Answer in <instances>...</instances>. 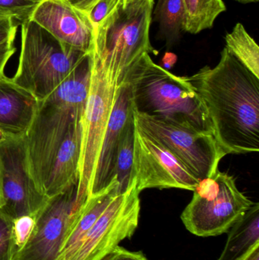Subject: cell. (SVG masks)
<instances>
[{
  "label": "cell",
  "mask_w": 259,
  "mask_h": 260,
  "mask_svg": "<svg viewBox=\"0 0 259 260\" xmlns=\"http://www.w3.org/2000/svg\"><path fill=\"white\" fill-rule=\"evenodd\" d=\"M35 226L34 215H23L13 219L12 234L16 252L25 246Z\"/></svg>",
  "instance_id": "cell-25"
},
{
  "label": "cell",
  "mask_w": 259,
  "mask_h": 260,
  "mask_svg": "<svg viewBox=\"0 0 259 260\" xmlns=\"http://www.w3.org/2000/svg\"><path fill=\"white\" fill-rule=\"evenodd\" d=\"M131 180L140 192L152 188L194 191L199 182L170 150L136 125Z\"/></svg>",
  "instance_id": "cell-10"
},
{
  "label": "cell",
  "mask_w": 259,
  "mask_h": 260,
  "mask_svg": "<svg viewBox=\"0 0 259 260\" xmlns=\"http://www.w3.org/2000/svg\"><path fill=\"white\" fill-rule=\"evenodd\" d=\"M241 260H259V244H256Z\"/></svg>",
  "instance_id": "cell-32"
},
{
  "label": "cell",
  "mask_w": 259,
  "mask_h": 260,
  "mask_svg": "<svg viewBox=\"0 0 259 260\" xmlns=\"http://www.w3.org/2000/svg\"><path fill=\"white\" fill-rule=\"evenodd\" d=\"M3 196H2V190H1V182H0V209L3 207Z\"/></svg>",
  "instance_id": "cell-35"
},
{
  "label": "cell",
  "mask_w": 259,
  "mask_h": 260,
  "mask_svg": "<svg viewBox=\"0 0 259 260\" xmlns=\"http://www.w3.org/2000/svg\"><path fill=\"white\" fill-rule=\"evenodd\" d=\"M17 29L18 25L13 19L0 18V45L6 43H14Z\"/></svg>",
  "instance_id": "cell-27"
},
{
  "label": "cell",
  "mask_w": 259,
  "mask_h": 260,
  "mask_svg": "<svg viewBox=\"0 0 259 260\" xmlns=\"http://www.w3.org/2000/svg\"><path fill=\"white\" fill-rule=\"evenodd\" d=\"M155 21L159 24L158 37L168 48L179 42L183 31L185 10L182 0H158Z\"/></svg>",
  "instance_id": "cell-19"
},
{
  "label": "cell",
  "mask_w": 259,
  "mask_h": 260,
  "mask_svg": "<svg viewBox=\"0 0 259 260\" xmlns=\"http://www.w3.org/2000/svg\"><path fill=\"white\" fill-rule=\"evenodd\" d=\"M41 0H0V18H9L22 24L30 20Z\"/></svg>",
  "instance_id": "cell-23"
},
{
  "label": "cell",
  "mask_w": 259,
  "mask_h": 260,
  "mask_svg": "<svg viewBox=\"0 0 259 260\" xmlns=\"http://www.w3.org/2000/svg\"><path fill=\"white\" fill-rule=\"evenodd\" d=\"M132 112L130 88L127 82H124L117 88L115 102L88 189V198L106 189L115 177L114 170L116 154L122 132Z\"/></svg>",
  "instance_id": "cell-14"
},
{
  "label": "cell",
  "mask_w": 259,
  "mask_h": 260,
  "mask_svg": "<svg viewBox=\"0 0 259 260\" xmlns=\"http://www.w3.org/2000/svg\"><path fill=\"white\" fill-rule=\"evenodd\" d=\"M176 60H177V57H176L174 53H166L162 59L163 65L164 67V68L166 69V70L172 68L176 63Z\"/></svg>",
  "instance_id": "cell-31"
},
{
  "label": "cell",
  "mask_w": 259,
  "mask_h": 260,
  "mask_svg": "<svg viewBox=\"0 0 259 260\" xmlns=\"http://www.w3.org/2000/svg\"><path fill=\"white\" fill-rule=\"evenodd\" d=\"M101 260H147L141 252H132L117 246Z\"/></svg>",
  "instance_id": "cell-28"
},
{
  "label": "cell",
  "mask_w": 259,
  "mask_h": 260,
  "mask_svg": "<svg viewBox=\"0 0 259 260\" xmlns=\"http://www.w3.org/2000/svg\"><path fill=\"white\" fill-rule=\"evenodd\" d=\"M15 52L16 48L14 43H6L0 45V80L6 76L5 69Z\"/></svg>",
  "instance_id": "cell-29"
},
{
  "label": "cell",
  "mask_w": 259,
  "mask_h": 260,
  "mask_svg": "<svg viewBox=\"0 0 259 260\" xmlns=\"http://www.w3.org/2000/svg\"><path fill=\"white\" fill-rule=\"evenodd\" d=\"M133 112L137 127L170 150L198 180L212 177L226 153L213 135Z\"/></svg>",
  "instance_id": "cell-8"
},
{
  "label": "cell",
  "mask_w": 259,
  "mask_h": 260,
  "mask_svg": "<svg viewBox=\"0 0 259 260\" xmlns=\"http://www.w3.org/2000/svg\"><path fill=\"white\" fill-rule=\"evenodd\" d=\"M21 24V52L11 79L39 102L54 91L88 53L62 44L30 20Z\"/></svg>",
  "instance_id": "cell-5"
},
{
  "label": "cell",
  "mask_w": 259,
  "mask_h": 260,
  "mask_svg": "<svg viewBox=\"0 0 259 260\" xmlns=\"http://www.w3.org/2000/svg\"><path fill=\"white\" fill-rule=\"evenodd\" d=\"M30 20L62 44L84 53L91 51L92 24L87 14L68 0H41Z\"/></svg>",
  "instance_id": "cell-13"
},
{
  "label": "cell",
  "mask_w": 259,
  "mask_h": 260,
  "mask_svg": "<svg viewBox=\"0 0 259 260\" xmlns=\"http://www.w3.org/2000/svg\"><path fill=\"white\" fill-rule=\"evenodd\" d=\"M155 0H135L115 9L94 30L91 51L110 69L117 86L144 53H155L150 27Z\"/></svg>",
  "instance_id": "cell-4"
},
{
  "label": "cell",
  "mask_w": 259,
  "mask_h": 260,
  "mask_svg": "<svg viewBox=\"0 0 259 260\" xmlns=\"http://www.w3.org/2000/svg\"><path fill=\"white\" fill-rule=\"evenodd\" d=\"M81 142L82 120L71 126L55 157L45 189L48 198L79 183Z\"/></svg>",
  "instance_id": "cell-16"
},
{
  "label": "cell",
  "mask_w": 259,
  "mask_h": 260,
  "mask_svg": "<svg viewBox=\"0 0 259 260\" xmlns=\"http://www.w3.org/2000/svg\"><path fill=\"white\" fill-rule=\"evenodd\" d=\"M12 224L13 219L0 209V260H12L16 252Z\"/></svg>",
  "instance_id": "cell-24"
},
{
  "label": "cell",
  "mask_w": 259,
  "mask_h": 260,
  "mask_svg": "<svg viewBox=\"0 0 259 260\" xmlns=\"http://www.w3.org/2000/svg\"><path fill=\"white\" fill-rule=\"evenodd\" d=\"M139 193L132 180L127 190L108 205L71 260H101L121 241L131 238L139 221Z\"/></svg>",
  "instance_id": "cell-11"
},
{
  "label": "cell",
  "mask_w": 259,
  "mask_h": 260,
  "mask_svg": "<svg viewBox=\"0 0 259 260\" xmlns=\"http://www.w3.org/2000/svg\"><path fill=\"white\" fill-rule=\"evenodd\" d=\"M78 185L48 199L35 215L28 241L15 252L12 260H56L71 224L76 220L75 202Z\"/></svg>",
  "instance_id": "cell-12"
},
{
  "label": "cell",
  "mask_w": 259,
  "mask_h": 260,
  "mask_svg": "<svg viewBox=\"0 0 259 260\" xmlns=\"http://www.w3.org/2000/svg\"><path fill=\"white\" fill-rule=\"evenodd\" d=\"M181 215L189 232L199 237L226 233L255 203L237 187L232 175L217 171L203 179Z\"/></svg>",
  "instance_id": "cell-7"
},
{
  "label": "cell",
  "mask_w": 259,
  "mask_h": 260,
  "mask_svg": "<svg viewBox=\"0 0 259 260\" xmlns=\"http://www.w3.org/2000/svg\"><path fill=\"white\" fill-rule=\"evenodd\" d=\"M120 193L118 181L115 177L106 189L87 200L71 224L56 260L73 259L94 223L111 201Z\"/></svg>",
  "instance_id": "cell-17"
},
{
  "label": "cell",
  "mask_w": 259,
  "mask_h": 260,
  "mask_svg": "<svg viewBox=\"0 0 259 260\" xmlns=\"http://www.w3.org/2000/svg\"><path fill=\"white\" fill-rule=\"evenodd\" d=\"M29 91L5 76L0 80V128L12 136H24L38 108Z\"/></svg>",
  "instance_id": "cell-15"
},
{
  "label": "cell",
  "mask_w": 259,
  "mask_h": 260,
  "mask_svg": "<svg viewBox=\"0 0 259 260\" xmlns=\"http://www.w3.org/2000/svg\"><path fill=\"white\" fill-rule=\"evenodd\" d=\"M259 244V204L255 203L230 229L226 245L217 260H241Z\"/></svg>",
  "instance_id": "cell-18"
},
{
  "label": "cell",
  "mask_w": 259,
  "mask_h": 260,
  "mask_svg": "<svg viewBox=\"0 0 259 260\" xmlns=\"http://www.w3.org/2000/svg\"><path fill=\"white\" fill-rule=\"evenodd\" d=\"M90 76L89 52L54 91L38 102L31 123L24 135L29 173L44 194L59 147L71 126L82 120Z\"/></svg>",
  "instance_id": "cell-2"
},
{
  "label": "cell",
  "mask_w": 259,
  "mask_h": 260,
  "mask_svg": "<svg viewBox=\"0 0 259 260\" xmlns=\"http://www.w3.org/2000/svg\"><path fill=\"white\" fill-rule=\"evenodd\" d=\"M133 1H135V0H121L122 4H123V6H126V5L129 4V3Z\"/></svg>",
  "instance_id": "cell-36"
},
{
  "label": "cell",
  "mask_w": 259,
  "mask_h": 260,
  "mask_svg": "<svg viewBox=\"0 0 259 260\" xmlns=\"http://www.w3.org/2000/svg\"><path fill=\"white\" fill-rule=\"evenodd\" d=\"M203 102L226 154L259 151V79L226 48L217 66L187 76Z\"/></svg>",
  "instance_id": "cell-1"
},
{
  "label": "cell",
  "mask_w": 259,
  "mask_h": 260,
  "mask_svg": "<svg viewBox=\"0 0 259 260\" xmlns=\"http://www.w3.org/2000/svg\"><path fill=\"white\" fill-rule=\"evenodd\" d=\"M0 182L3 206L12 219L36 215L48 200L29 173L24 136H11L0 143Z\"/></svg>",
  "instance_id": "cell-9"
},
{
  "label": "cell",
  "mask_w": 259,
  "mask_h": 260,
  "mask_svg": "<svg viewBox=\"0 0 259 260\" xmlns=\"http://www.w3.org/2000/svg\"><path fill=\"white\" fill-rule=\"evenodd\" d=\"M135 131V120L133 112H132L122 132L114 165V177H117L121 193L127 190L132 182L131 177L133 165Z\"/></svg>",
  "instance_id": "cell-22"
},
{
  "label": "cell",
  "mask_w": 259,
  "mask_h": 260,
  "mask_svg": "<svg viewBox=\"0 0 259 260\" xmlns=\"http://www.w3.org/2000/svg\"><path fill=\"white\" fill-rule=\"evenodd\" d=\"M225 48L259 79V47L241 23L225 36Z\"/></svg>",
  "instance_id": "cell-21"
},
{
  "label": "cell",
  "mask_w": 259,
  "mask_h": 260,
  "mask_svg": "<svg viewBox=\"0 0 259 260\" xmlns=\"http://www.w3.org/2000/svg\"><path fill=\"white\" fill-rule=\"evenodd\" d=\"M235 1L243 3V4H249V3H258L259 0H235Z\"/></svg>",
  "instance_id": "cell-34"
},
{
  "label": "cell",
  "mask_w": 259,
  "mask_h": 260,
  "mask_svg": "<svg viewBox=\"0 0 259 260\" xmlns=\"http://www.w3.org/2000/svg\"><path fill=\"white\" fill-rule=\"evenodd\" d=\"M90 56L91 76L82 118L79 179L74 213L79 212L88 200L90 183L118 88L109 67L91 51Z\"/></svg>",
  "instance_id": "cell-6"
},
{
  "label": "cell",
  "mask_w": 259,
  "mask_h": 260,
  "mask_svg": "<svg viewBox=\"0 0 259 260\" xmlns=\"http://www.w3.org/2000/svg\"><path fill=\"white\" fill-rule=\"evenodd\" d=\"M185 10L183 31L197 35L212 28L216 19L227 10L223 0H182Z\"/></svg>",
  "instance_id": "cell-20"
},
{
  "label": "cell",
  "mask_w": 259,
  "mask_h": 260,
  "mask_svg": "<svg viewBox=\"0 0 259 260\" xmlns=\"http://www.w3.org/2000/svg\"><path fill=\"white\" fill-rule=\"evenodd\" d=\"M12 135L9 134V133H6V132H5L4 130L2 129L1 128H0V143H3V142H5V141L7 140L9 138H10Z\"/></svg>",
  "instance_id": "cell-33"
},
{
  "label": "cell",
  "mask_w": 259,
  "mask_h": 260,
  "mask_svg": "<svg viewBox=\"0 0 259 260\" xmlns=\"http://www.w3.org/2000/svg\"><path fill=\"white\" fill-rule=\"evenodd\" d=\"M120 0H99L87 12L88 18L95 30L102 21L112 12Z\"/></svg>",
  "instance_id": "cell-26"
},
{
  "label": "cell",
  "mask_w": 259,
  "mask_h": 260,
  "mask_svg": "<svg viewBox=\"0 0 259 260\" xmlns=\"http://www.w3.org/2000/svg\"><path fill=\"white\" fill-rule=\"evenodd\" d=\"M68 1L79 10L87 13L99 0H68Z\"/></svg>",
  "instance_id": "cell-30"
},
{
  "label": "cell",
  "mask_w": 259,
  "mask_h": 260,
  "mask_svg": "<svg viewBox=\"0 0 259 260\" xmlns=\"http://www.w3.org/2000/svg\"><path fill=\"white\" fill-rule=\"evenodd\" d=\"M124 82L135 112L214 136L208 111L187 76H175L157 65L149 53L131 67Z\"/></svg>",
  "instance_id": "cell-3"
}]
</instances>
